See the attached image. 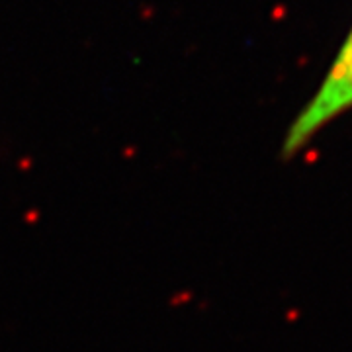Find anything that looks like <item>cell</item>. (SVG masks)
Masks as SVG:
<instances>
[{
  "label": "cell",
  "mask_w": 352,
  "mask_h": 352,
  "mask_svg": "<svg viewBox=\"0 0 352 352\" xmlns=\"http://www.w3.org/2000/svg\"><path fill=\"white\" fill-rule=\"evenodd\" d=\"M352 110V28L335 55L327 75L305 102L282 139V157L288 161L302 153L337 118Z\"/></svg>",
  "instance_id": "1"
}]
</instances>
